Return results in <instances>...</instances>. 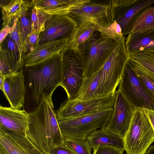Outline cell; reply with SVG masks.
<instances>
[{
  "label": "cell",
  "instance_id": "cell-36",
  "mask_svg": "<svg viewBox=\"0 0 154 154\" xmlns=\"http://www.w3.org/2000/svg\"><path fill=\"white\" fill-rule=\"evenodd\" d=\"M50 154H75L65 145H62L54 148Z\"/></svg>",
  "mask_w": 154,
  "mask_h": 154
},
{
  "label": "cell",
  "instance_id": "cell-35",
  "mask_svg": "<svg viewBox=\"0 0 154 154\" xmlns=\"http://www.w3.org/2000/svg\"><path fill=\"white\" fill-rule=\"evenodd\" d=\"M17 19L18 17L14 18L12 30L9 35L17 45L21 54L22 56L23 45L21 41L20 33L18 28L17 24Z\"/></svg>",
  "mask_w": 154,
  "mask_h": 154
},
{
  "label": "cell",
  "instance_id": "cell-17",
  "mask_svg": "<svg viewBox=\"0 0 154 154\" xmlns=\"http://www.w3.org/2000/svg\"><path fill=\"white\" fill-rule=\"evenodd\" d=\"M29 114L25 110L11 106H0V128L18 133L26 134Z\"/></svg>",
  "mask_w": 154,
  "mask_h": 154
},
{
  "label": "cell",
  "instance_id": "cell-4",
  "mask_svg": "<svg viewBox=\"0 0 154 154\" xmlns=\"http://www.w3.org/2000/svg\"><path fill=\"white\" fill-rule=\"evenodd\" d=\"M129 57L126 48L125 38L124 36L118 42L100 69L98 97L116 93Z\"/></svg>",
  "mask_w": 154,
  "mask_h": 154
},
{
  "label": "cell",
  "instance_id": "cell-16",
  "mask_svg": "<svg viewBox=\"0 0 154 154\" xmlns=\"http://www.w3.org/2000/svg\"><path fill=\"white\" fill-rule=\"evenodd\" d=\"M3 91L11 107L21 109L25 103L26 87L23 70L4 77Z\"/></svg>",
  "mask_w": 154,
  "mask_h": 154
},
{
  "label": "cell",
  "instance_id": "cell-3",
  "mask_svg": "<svg viewBox=\"0 0 154 154\" xmlns=\"http://www.w3.org/2000/svg\"><path fill=\"white\" fill-rule=\"evenodd\" d=\"M154 141V131L143 109L134 108L128 131L123 138L127 154H145Z\"/></svg>",
  "mask_w": 154,
  "mask_h": 154
},
{
  "label": "cell",
  "instance_id": "cell-24",
  "mask_svg": "<svg viewBox=\"0 0 154 154\" xmlns=\"http://www.w3.org/2000/svg\"><path fill=\"white\" fill-rule=\"evenodd\" d=\"M131 32L143 35L154 33V6L137 19L132 25Z\"/></svg>",
  "mask_w": 154,
  "mask_h": 154
},
{
  "label": "cell",
  "instance_id": "cell-10",
  "mask_svg": "<svg viewBox=\"0 0 154 154\" xmlns=\"http://www.w3.org/2000/svg\"><path fill=\"white\" fill-rule=\"evenodd\" d=\"M119 88L134 108L154 110V98L142 84L128 61Z\"/></svg>",
  "mask_w": 154,
  "mask_h": 154
},
{
  "label": "cell",
  "instance_id": "cell-1",
  "mask_svg": "<svg viewBox=\"0 0 154 154\" xmlns=\"http://www.w3.org/2000/svg\"><path fill=\"white\" fill-rule=\"evenodd\" d=\"M52 96L43 94L39 105L29 112V124L26 134L30 140L44 154L64 145Z\"/></svg>",
  "mask_w": 154,
  "mask_h": 154
},
{
  "label": "cell",
  "instance_id": "cell-25",
  "mask_svg": "<svg viewBox=\"0 0 154 154\" xmlns=\"http://www.w3.org/2000/svg\"><path fill=\"white\" fill-rule=\"evenodd\" d=\"M101 76L100 69L90 78L84 79L76 99L85 100L98 97V90Z\"/></svg>",
  "mask_w": 154,
  "mask_h": 154
},
{
  "label": "cell",
  "instance_id": "cell-9",
  "mask_svg": "<svg viewBox=\"0 0 154 154\" xmlns=\"http://www.w3.org/2000/svg\"><path fill=\"white\" fill-rule=\"evenodd\" d=\"M154 3V0H109L112 19L119 25L124 36L131 33L134 21Z\"/></svg>",
  "mask_w": 154,
  "mask_h": 154
},
{
  "label": "cell",
  "instance_id": "cell-40",
  "mask_svg": "<svg viewBox=\"0 0 154 154\" xmlns=\"http://www.w3.org/2000/svg\"><path fill=\"white\" fill-rule=\"evenodd\" d=\"M4 79V77L0 75V88L3 92V91Z\"/></svg>",
  "mask_w": 154,
  "mask_h": 154
},
{
  "label": "cell",
  "instance_id": "cell-6",
  "mask_svg": "<svg viewBox=\"0 0 154 154\" xmlns=\"http://www.w3.org/2000/svg\"><path fill=\"white\" fill-rule=\"evenodd\" d=\"M62 81L61 86L65 91L68 99L76 98L84 77L82 54L77 48L67 46L61 52Z\"/></svg>",
  "mask_w": 154,
  "mask_h": 154
},
{
  "label": "cell",
  "instance_id": "cell-12",
  "mask_svg": "<svg viewBox=\"0 0 154 154\" xmlns=\"http://www.w3.org/2000/svg\"><path fill=\"white\" fill-rule=\"evenodd\" d=\"M77 27L76 22L68 14L52 16L45 22V29L36 45L60 39L67 40L69 43Z\"/></svg>",
  "mask_w": 154,
  "mask_h": 154
},
{
  "label": "cell",
  "instance_id": "cell-8",
  "mask_svg": "<svg viewBox=\"0 0 154 154\" xmlns=\"http://www.w3.org/2000/svg\"><path fill=\"white\" fill-rule=\"evenodd\" d=\"M118 42L104 38L98 31L82 52L84 79L90 78L101 69Z\"/></svg>",
  "mask_w": 154,
  "mask_h": 154
},
{
  "label": "cell",
  "instance_id": "cell-5",
  "mask_svg": "<svg viewBox=\"0 0 154 154\" xmlns=\"http://www.w3.org/2000/svg\"><path fill=\"white\" fill-rule=\"evenodd\" d=\"M113 107L78 117L58 121L64 137L75 139H86L94 130L105 128L110 120Z\"/></svg>",
  "mask_w": 154,
  "mask_h": 154
},
{
  "label": "cell",
  "instance_id": "cell-26",
  "mask_svg": "<svg viewBox=\"0 0 154 154\" xmlns=\"http://www.w3.org/2000/svg\"><path fill=\"white\" fill-rule=\"evenodd\" d=\"M22 71L15 63L9 51L0 47V75L5 77Z\"/></svg>",
  "mask_w": 154,
  "mask_h": 154
},
{
  "label": "cell",
  "instance_id": "cell-15",
  "mask_svg": "<svg viewBox=\"0 0 154 154\" xmlns=\"http://www.w3.org/2000/svg\"><path fill=\"white\" fill-rule=\"evenodd\" d=\"M69 43L67 40L60 39L36 45L31 50L22 55L24 66H32L43 62L60 53Z\"/></svg>",
  "mask_w": 154,
  "mask_h": 154
},
{
  "label": "cell",
  "instance_id": "cell-37",
  "mask_svg": "<svg viewBox=\"0 0 154 154\" xmlns=\"http://www.w3.org/2000/svg\"><path fill=\"white\" fill-rule=\"evenodd\" d=\"M13 25V24L12 25L8 24L2 27L0 33V43H2L7 35L11 32L12 29Z\"/></svg>",
  "mask_w": 154,
  "mask_h": 154
},
{
  "label": "cell",
  "instance_id": "cell-19",
  "mask_svg": "<svg viewBox=\"0 0 154 154\" xmlns=\"http://www.w3.org/2000/svg\"><path fill=\"white\" fill-rule=\"evenodd\" d=\"M129 57L128 62L132 67L154 80V47Z\"/></svg>",
  "mask_w": 154,
  "mask_h": 154
},
{
  "label": "cell",
  "instance_id": "cell-7",
  "mask_svg": "<svg viewBox=\"0 0 154 154\" xmlns=\"http://www.w3.org/2000/svg\"><path fill=\"white\" fill-rule=\"evenodd\" d=\"M116 92L108 95L85 100L67 99L56 112L58 121L73 118L114 107Z\"/></svg>",
  "mask_w": 154,
  "mask_h": 154
},
{
  "label": "cell",
  "instance_id": "cell-18",
  "mask_svg": "<svg viewBox=\"0 0 154 154\" xmlns=\"http://www.w3.org/2000/svg\"><path fill=\"white\" fill-rule=\"evenodd\" d=\"M89 0H33V6L52 16L68 14L73 9Z\"/></svg>",
  "mask_w": 154,
  "mask_h": 154
},
{
  "label": "cell",
  "instance_id": "cell-27",
  "mask_svg": "<svg viewBox=\"0 0 154 154\" xmlns=\"http://www.w3.org/2000/svg\"><path fill=\"white\" fill-rule=\"evenodd\" d=\"M25 10L18 18L17 24L23 45L28 36L32 32L31 10Z\"/></svg>",
  "mask_w": 154,
  "mask_h": 154
},
{
  "label": "cell",
  "instance_id": "cell-34",
  "mask_svg": "<svg viewBox=\"0 0 154 154\" xmlns=\"http://www.w3.org/2000/svg\"><path fill=\"white\" fill-rule=\"evenodd\" d=\"M125 150L123 147L106 145L98 146L93 154H123Z\"/></svg>",
  "mask_w": 154,
  "mask_h": 154
},
{
  "label": "cell",
  "instance_id": "cell-11",
  "mask_svg": "<svg viewBox=\"0 0 154 154\" xmlns=\"http://www.w3.org/2000/svg\"><path fill=\"white\" fill-rule=\"evenodd\" d=\"M68 15L76 22L77 26L89 21L104 27L113 23L109 0H90L72 9Z\"/></svg>",
  "mask_w": 154,
  "mask_h": 154
},
{
  "label": "cell",
  "instance_id": "cell-32",
  "mask_svg": "<svg viewBox=\"0 0 154 154\" xmlns=\"http://www.w3.org/2000/svg\"><path fill=\"white\" fill-rule=\"evenodd\" d=\"M45 29V27L41 29L32 31L27 37L23 45L22 55L30 51L35 46L41 33Z\"/></svg>",
  "mask_w": 154,
  "mask_h": 154
},
{
  "label": "cell",
  "instance_id": "cell-38",
  "mask_svg": "<svg viewBox=\"0 0 154 154\" xmlns=\"http://www.w3.org/2000/svg\"><path fill=\"white\" fill-rule=\"evenodd\" d=\"M143 109L149 119L154 131V110Z\"/></svg>",
  "mask_w": 154,
  "mask_h": 154
},
{
  "label": "cell",
  "instance_id": "cell-30",
  "mask_svg": "<svg viewBox=\"0 0 154 154\" xmlns=\"http://www.w3.org/2000/svg\"><path fill=\"white\" fill-rule=\"evenodd\" d=\"M0 47L6 48L9 51L18 67L21 71L23 70L24 66L23 63L22 56L17 45L9 34L0 43Z\"/></svg>",
  "mask_w": 154,
  "mask_h": 154
},
{
  "label": "cell",
  "instance_id": "cell-29",
  "mask_svg": "<svg viewBox=\"0 0 154 154\" xmlns=\"http://www.w3.org/2000/svg\"><path fill=\"white\" fill-rule=\"evenodd\" d=\"M64 145L75 154H92V148L86 139H75L64 137Z\"/></svg>",
  "mask_w": 154,
  "mask_h": 154
},
{
  "label": "cell",
  "instance_id": "cell-20",
  "mask_svg": "<svg viewBox=\"0 0 154 154\" xmlns=\"http://www.w3.org/2000/svg\"><path fill=\"white\" fill-rule=\"evenodd\" d=\"M97 32L94 22L91 21H87L77 26L68 46L73 48L78 49L82 53Z\"/></svg>",
  "mask_w": 154,
  "mask_h": 154
},
{
  "label": "cell",
  "instance_id": "cell-13",
  "mask_svg": "<svg viewBox=\"0 0 154 154\" xmlns=\"http://www.w3.org/2000/svg\"><path fill=\"white\" fill-rule=\"evenodd\" d=\"M134 108L119 88L111 117L104 128L107 132L123 139L128 131Z\"/></svg>",
  "mask_w": 154,
  "mask_h": 154
},
{
  "label": "cell",
  "instance_id": "cell-33",
  "mask_svg": "<svg viewBox=\"0 0 154 154\" xmlns=\"http://www.w3.org/2000/svg\"><path fill=\"white\" fill-rule=\"evenodd\" d=\"M130 66L135 71L142 84L154 98V80L147 75Z\"/></svg>",
  "mask_w": 154,
  "mask_h": 154
},
{
  "label": "cell",
  "instance_id": "cell-31",
  "mask_svg": "<svg viewBox=\"0 0 154 154\" xmlns=\"http://www.w3.org/2000/svg\"><path fill=\"white\" fill-rule=\"evenodd\" d=\"M52 16L40 8L33 6L31 10L32 31L38 30L45 27L46 21Z\"/></svg>",
  "mask_w": 154,
  "mask_h": 154
},
{
  "label": "cell",
  "instance_id": "cell-21",
  "mask_svg": "<svg viewBox=\"0 0 154 154\" xmlns=\"http://www.w3.org/2000/svg\"><path fill=\"white\" fill-rule=\"evenodd\" d=\"M93 150L98 146L111 145L123 147V139L106 131L104 128L96 129L90 133L86 139Z\"/></svg>",
  "mask_w": 154,
  "mask_h": 154
},
{
  "label": "cell",
  "instance_id": "cell-22",
  "mask_svg": "<svg viewBox=\"0 0 154 154\" xmlns=\"http://www.w3.org/2000/svg\"><path fill=\"white\" fill-rule=\"evenodd\" d=\"M125 45L129 56L154 47V33L140 35L131 32L125 38Z\"/></svg>",
  "mask_w": 154,
  "mask_h": 154
},
{
  "label": "cell",
  "instance_id": "cell-14",
  "mask_svg": "<svg viewBox=\"0 0 154 154\" xmlns=\"http://www.w3.org/2000/svg\"><path fill=\"white\" fill-rule=\"evenodd\" d=\"M0 154H44L26 134L0 128Z\"/></svg>",
  "mask_w": 154,
  "mask_h": 154
},
{
  "label": "cell",
  "instance_id": "cell-23",
  "mask_svg": "<svg viewBox=\"0 0 154 154\" xmlns=\"http://www.w3.org/2000/svg\"><path fill=\"white\" fill-rule=\"evenodd\" d=\"M23 0H10L1 7L3 20L2 26L11 23L14 19L20 17L23 11L32 6L30 2Z\"/></svg>",
  "mask_w": 154,
  "mask_h": 154
},
{
  "label": "cell",
  "instance_id": "cell-28",
  "mask_svg": "<svg viewBox=\"0 0 154 154\" xmlns=\"http://www.w3.org/2000/svg\"><path fill=\"white\" fill-rule=\"evenodd\" d=\"M95 25L97 30L105 38L112 39L119 42L124 36L121 26L115 20L107 27L103 26L97 24H95Z\"/></svg>",
  "mask_w": 154,
  "mask_h": 154
},
{
  "label": "cell",
  "instance_id": "cell-39",
  "mask_svg": "<svg viewBox=\"0 0 154 154\" xmlns=\"http://www.w3.org/2000/svg\"><path fill=\"white\" fill-rule=\"evenodd\" d=\"M145 154H154V146H150Z\"/></svg>",
  "mask_w": 154,
  "mask_h": 154
},
{
  "label": "cell",
  "instance_id": "cell-2",
  "mask_svg": "<svg viewBox=\"0 0 154 154\" xmlns=\"http://www.w3.org/2000/svg\"><path fill=\"white\" fill-rule=\"evenodd\" d=\"M61 52L39 63L24 67L25 98L31 103L33 110L40 104L43 94L52 96L56 88L61 86Z\"/></svg>",
  "mask_w": 154,
  "mask_h": 154
}]
</instances>
